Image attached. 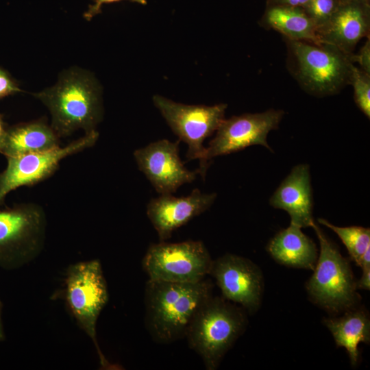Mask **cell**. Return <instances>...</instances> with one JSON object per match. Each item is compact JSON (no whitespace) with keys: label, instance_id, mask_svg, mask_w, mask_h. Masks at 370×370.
Instances as JSON below:
<instances>
[{"label":"cell","instance_id":"obj_1","mask_svg":"<svg viewBox=\"0 0 370 370\" xmlns=\"http://www.w3.org/2000/svg\"><path fill=\"white\" fill-rule=\"evenodd\" d=\"M213 284L203 280L176 283L148 280L145 286V325L154 341L169 344L185 338L201 306L212 295Z\"/></svg>","mask_w":370,"mask_h":370},{"label":"cell","instance_id":"obj_28","mask_svg":"<svg viewBox=\"0 0 370 370\" xmlns=\"http://www.w3.org/2000/svg\"><path fill=\"white\" fill-rule=\"evenodd\" d=\"M273 5H287L304 8L310 0H271Z\"/></svg>","mask_w":370,"mask_h":370},{"label":"cell","instance_id":"obj_27","mask_svg":"<svg viewBox=\"0 0 370 370\" xmlns=\"http://www.w3.org/2000/svg\"><path fill=\"white\" fill-rule=\"evenodd\" d=\"M362 271L360 279L357 281L358 289L369 291L370 289V266L361 268Z\"/></svg>","mask_w":370,"mask_h":370},{"label":"cell","instance_id":"obj_17","mask_svg":"<svg viewBox=\"0 0 370 370\" xmlns=\"http://www.w3.org/2000/svg\"><path fill=\"white\" fill-rule=\"evenodd\" d=\"M301 229L290 223L269 241L267 249L279 264L313 270L318 258L317 246Z\"/></svg>","mask_w":370,"mask_h":370},{"label":"cell","instance_id":"obj_26","mask_svg":"<svg viewBox=\"0 0 370 370\" xmlns=\"http://www.w3.org/2000/svg\"><path fill=\"white\" fill-rule=\"evenodd\" d=\"M122 0H94L93 3L90 5L88 10L84 14V18L90 21L94 16L101 12V7L103 4L117 2ZM141 5H146L147 0H130Z\"/></svg>","mask_w":370,"mask_h":370},{"label":"cell","instance_id":"obj_25","mask_svg":"<svg viewBox=\"0 0 370 370\" xmlns=\"http://www.w3.org/2000/svg\"><path fill=\"white\" fill-rule=\"evenodd\" d=\"M351 62L358 63L359 69L365 73L370 74V39L366 40L358 53H352L349 55Z\"/></svg>","mask_w":370,"mask_h":370},{"label":"cell","instance_id":"obj_22","mask_svg":"<svg viewBox=\"0 0 370 370\" xmlns=\"http://www.w3.org/2000/svg\"><path fill=\"white\" fill-rule=\"evenodd\" d=\"M349 84L353 86L354 101L358 108L370 117V74L352 65Z\"/></svg>","mask_w":370,"mask_h":370},{"label":"cell","instance_id":"obj_8","mask_svg":"<svg viewBox=\"0 0 370 370\" xmlns=\"http://www.w3.org/2000/svg\"><path fill=\"white\" fill-rule=\"evenodd\" d=\"M64 298L79 326L92 341L101 366L111 367L97 339V321L108 301L107 284L98 260L78 262L69 268Z\"/></svg>","mask_w":370,"mask_h":370},{"label":"cell","instance_id":"obj_10","mask_svg":"<svg viewBox=\"0 0 370 370\" xmlns=\"http://www.w3.org/2000/svg\"><path fill=\"white\" fill-rule=\"evenodd\" d=\"M98 138L99 132L95 130L63 147L6 158L7 166L0 173V207L11 191L49 178L58 169L62 160L94 146Z\"/></svg>","mask_w":370,"mask_h":370},{"label":"cell","instance_id":"obj_6","mask_svg":"<svg viewBox=\"0 0 370 370\" xmlns=\"http://www.w3.org/2000/svg\"><path fill=\"white\" fill-rule=\"evenodd\" d=\"M152 99L172 131L180 140L186 143V159L199 160L197 171L204 179L209 164L205 160L206 147L203 143L225 119L227 105H186L158 95H154Z\"/></svg>","mask_w":370,"mask_h":370},{"label":"cell","instance_id":"obj_15","mask_svg":"<svg viewBox=\"0 0 370 370\" xmlns=\"http://www.w3.org/2000/svg\"><path fill=\"white\" fill-rule=\"evenodd\" d=\"M269 204L287 212L291 223L301 228L311 227L314 221L308 164H299L293 167L271 197Z\"/></svg>","mask_w":370,"mask_h":370},{"label":"cell","instance_id":"obj_13","mask_svg":"<svg viewBox=\"0 0 370 370\" xmlns=\"http://www.w3.org/2000/svg\"><path fill=\"white\" fill-rule=\"evenodd\" d=\"M180 142L159 140L134 152L139 170L160 195L176 192L182 185L193 182L199 174L197 169L190 171L181 161Z\"/></svg>","mask_w":370,"mask_h":370},{"label":"cell","instance_id":"obj_24","mask_svg":"<svg viewBox=\"0 0 370 370\" xmlns=\"http://www.w3.org/2000/svg\"><path fill=\"white\" fill-rule=\"evenodd\" d=\"M21 91L18 83L10 74L0 68V100Z\"/></svg>","mask_w":370,"mask_h":370},{"label":"cell","instance_id":"obj_29","mask_svg":"<svg viewBox=\"0 0 370 370\" xmlns=\"http://www.w3.org/2000/svg\"><path fill=\"white\" fill-rule=\"evenodd\" d=\"M8 126L3 120V116L0 114V148L5 139Z\"/></svg>","mask_w":370,"mask_h":370},{"label":"cell","instance_id":"obj_12","mask_svg":"<svg viewBox=\"0 0 370 370\" xmlns=\"http://www.w3.org/2000/svg\"><path fill=\"white\" fill-rule=\"evenodd\" d=\"M209 275L215 280L223 297L238 304L247 313L258 310L264 280L260 269L251 260L226 254L213 260Z\"/></svg>","mask_w":370,"mask_h":370},{"label":"cell","instance_id":"obj_18","mask_svg":"<svg viewBox=\"0 0 370 370\" xmlns=\"http://www.w3.org/2000/svg\"><path fill=\"white\" fill-rule=\"evenodd\" d=\"M60 138L45 119L8 127L0 153L6 158L44 151L60 146Z\"/></svg>","mask_w":370,"mask_h":370},{"label":"cell","instance_id":"obj_5","mask_svg":"<svg viewBox=\"0 0 370 370\" xmlns=\"http://www.w3.org/2000/svg\"><path fill=\"white\" fill-rule=\"evenodd\" d=\"M320 250L313 273L306 284L314 304L336 315L358 306L361 299L349 260L314 223Z\"/></svg>","mask_w":370,"mask_h":370},{"label":"cell","instance_id":"obj_14","mask_svg":"<svg viewBox=\"0 0 370 370\" xmlns=\"http://www.w3.org/2000/svg\"><path fill=\"white\" fill-rule=\"evenodd\" d=\"M216 197V193H203L198 188L180 197L171 194L160 195L148 203L147 215L160 241H165L175 230L207 210Z\"/></svg>","mask_w":370,"mask_h":370},{"label":"cell","instance_id":"obj_3","mask_svg":"<svg viewBox=\"0 0 370 370\" xmlns=\"http://www.w3.org/2000/svg\"><path fill=\"white\" fill-rule=\"evenodd\" d=\"M247 312L224 297L212 295L190 322L185 338L207 370H215L245 330Z\"/></svg>","mask_w":370,"mask_h":370},{"label":"cell","instance_id":"obj_4","mask_svg":"<svg viewBox=\"0 0 370 370\" xmlns=\"http://www.w3.org/2000/svg\"><path fill=\"white\" fill-rule=\"evenodd\" d=\"M285 40L288 69L306 92L317 97L333 95L349 84L354 64L351 53L323 42Z\"/></svg>","mask_w":370,"mask_h":370},{"label":"cell","instance_id":"obj_30","mask_svg":"<svg viewBox=\"0 0 370 370\" xmlns=\"http://www.w3.org/2000/svg\"><path fill=\"white\" fill-rule=\"evenodd\" d=\"M3 308V304L0 301V341H3L5 338V335L3 332L2 322H1V311Z\"/></svg>","mask_w":370,"mask_h":370},{"label":"cell","instance_id":"obj_16","mask_svg":"<svg viewBox=\"0 0 370 370\" xmlns=\"http://www.w3.org/2000/svg\"><path fill=\"white\" fill-rule=\"evenodd\" d=\"M317 35L319 42L350 54L362 38L369 36L367 12L358 0L341 3L330 19L317 29Z\"/></svg>","mask_w":370,"mask_h":370},{"label":"cell","instance_id":"obj_19","mask_svg":"<svg viewBox=\"0 0 370 370\" xmlns=\"http://www.w3.org/2000/svg\"><path fill=\"white\" fill-rule=\"evenodd\" d=\"M323 323L332 333L336 346L344 347L351 364L356 365L359 358V344H369L370 341L368 312L357 306L344 312L342 316L324 319Z\"/></svg>","mask_w":370,"mask_h":370},{"label":"cell","instance_id":"obj_31","mask_svg":"<svg viewBox=\"0 0 370 370\" xmlns=\"http://www.w3.org/2000/svg\"><path fill=\"white\" fill-rule=\"evenodd\" d=\"M338 1L340 2V3H343L350 1L352 0H338Z\"/></svg>","mask_w":370,"mask_h":370},{"label":"cell","instance_id":"obj_9","mask_svg":"<svg viewBox=\"0 0 370 370\" xmlns=\"http://www.w3.org/2000/svg\"><path fill=\"white\" fill-rule=\"evenodd\" d=\"M213 260L201 241L151 244L142 262L149 280L195 283L209 275Z\"/></svg>","mask_w":370,"mask_h":370},{"label":"cell","instance_id":"obj_20","mask_svg":"<svg viewBox=\"0 0 370 370\" xmlns=\"http://www.w3.org/2000/svg\"><path fill=\"white\" fill-rule=\"evenodd\" d=\"M263 25L285 39L319 42L317 27L302 8L273 5L264 14Z\"/></svg>","mask_w":370,"mask_h":370},{"label":"cell","instance_id":"obj_2","mask_svg":"<svg viewBox=\"0 0 370 370\" xmlns=\"http://www.w3.org/2000/svg\"><path fill=\"white\" fill-rule=\"evenodd\" d=\"M34 95L49 109L51 126L60 138L79 129L85 134L95 131L102 119L101 87L85 71L69 70L60 75L56 85Z\"/></svg>","mask_w":370,"mask_h":370},{"label":"cell","instance_id":"obj_7","mask_svg":"<svg viewBox=\"0 0 370 370\" xmlns=\"http://www.w3.org/2000/svg\"><path fill=\"white\" fill-rule=\"evenodd\" d=\"M45 229V214L37 204L0 210V267L14 269L34 258L43 247Z\"/></svg>","mask_w":370,"mask_h":370},{"label":"cell","instance_id":"obj_21","mask_svg":"<svg viewBox=\"0 0 370 370\" xmlns=\"http://www.w3.org/2000/svg\"><path fill=\"white\" fill-rule=\"evenodd\" d=\"M319 223L335 232L346 247L351 259L358 265L365 251L370 247V230L361 226L338 227L324 219Z\"/></svg>","mask_w":370,"mask_h":370},{"label":"cell","instance_id":"obj_11","mask_svg":"<svg viewBox=\"0 0 370 370\" xmlns=\"http://www.w3.org/2000/svg\"><path fill=\"white\" fill-rule=\"evenodd\" d=\"M284 112L269 109L262 112L245 113L224 119L215 136L206 149L205 160L210 164L212 158L260 145L271 150L267 143L269 133L278 128Z\"/></svg>","mask_w":370,"mask_h":370},{"label":"cell","instance_id":"obj_23","mask_svg":"<svg viewBox=\"0 0 370 370\" xmlns=\"http://www.w3.org/2000/svg\"><path fill=\"white\" fill-rule=\"evenodd\" d=\"M340 4L338 0H310L303 9L317 30L330 19Z\"/></svg>","mask_w":370,"mask_h":370}]
</instances>
